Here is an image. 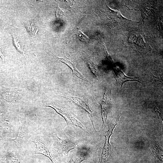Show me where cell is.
<instances>
[{"mask_svg":"<svg viewBox=\"0 0 163 163\" xmlns=\"http://www.w3.org/2000/svg\"><path fill=\"white\" fill-rule=\"evenodd\" d=\"M46 106L53 108L57 113L65 119L68 126L76 127L84 131L87 130L85 126L79 120L67 111L53 105H49Z\"/></svg>","mask_w":163,"mask_h":163,"instance_id":"obj_1","label":"cell"},{"mask_svg":"<svg viewBox=\"0 0 163 163\" xmlns=\"http://www.w3.org/2000/svg\"><path fill=\"white\" fill-rule=\"evenodd\" d=\"M85 160V158L81 153H78L73 155L70 159L68 163H81Z\"/></svg>","mask_w":163,"mask_h":163,"instance_id":"obj_10","label":"cell"},{"mask_svg":"<svg viewBox=\"0 0 163 163\" xmlns=\"http://www.w3.org/2000/svg\"><path fill=\"white\" fill-rule=\"evenodd\" d=\"M114 73L116 82L121 85V88L125 82L128 81H135L141 83L140 81L136 77H129L126 76L119 68H117L115 69Z\"/></svg>","mask_w":163,"mask_h":163,"instance_id":"obj_8","label":"cell"},{"mask_svg":"<svg viewBox=\"0 0 163 163\" xmlns=\"http://www.w3.org/2000/svg\"><path fill=\"white\" fill-rule=\"evenodd\" d=\"M27 30L31 34H36L38 31V28L33 23H28L26 24Z\"/></svg>","mask_w":163,"mask_h":163,"instance_id":"obj_11","label":"cell"},{"mask_svg":"<svg viewBox=\"0 0 163 163\" xmlns=\"http://www.w3.org/2000/svg\"><path fill=\"white\" fill-rule=\"evenodd\" d=\"M13 41L14 45L17 50L21 53H23V46L21 44V43L14 36H13Z\"/></svg>","mask_w":163,"mask_h":163,"instance_id":"obj_12","label":"cell"},{"mask_svg":"<svg viewBox=\"0 0 163 163\" xmlns=\"http://www.w3.org/2000/svg\"><path fill=\"white\" fill-rule=\"evenodd\" d=\"M63 97L67 99L70 103L78 106L87 113L95 129L93 122L92 115L93 111L88 102L83 98L77 97L68 96Z\"/></svg>","mask_w":163,"mask_h":163,"instance_id":"obj_2","label":"cell"},{"mask_svg":"<svg viewBox=\"0 0 163 163\" xmlns=\"http://www.w3.org/2000/svg\"><path fill=\"white\" fill-rule=\"evenodd\" d=\"M59 60L67 66L71 70L73 75L76 76L80 79L87 82L84 76L79 71L76 67L74 61L70 58L66 56L64 57H59L56 56Z\"/></svg>","mask_w":163,"mask_h":163,"instance_id":"obj_5","label":"cell"},{"mask_svg":"<svg viewBox=\"0 0 163 163\" xmlns=\"http://www.w3.org/2000/svg\"><path fill=\"white\" fill-rule=\"evenodd\" d=\"M117 124L110 126L109 130L105 134V141L102 150L99 163H106L108 160L111 152V146L109 143V139L112 133L113 129Z\"/></svg>","mask_w":163,"mask_h":163,"instance_id":"obj_3","label":"cell"},{"mask_svg":"<svg viewBox=\"0 0 163 163\" xmlns=\"http://www.w3.org/2000/svg\"><path fill=\"white\" fill-rule=\"evenodd\" d=\"M19 126L18 129V133L16 138L13 139L16 145L18 146L22 145L23 143V140L24 138V132L23 129L21 124V118L19 116L18 117Z\"/></svg>","mask_w":163,"mask_h":163,"instance_id":"obj_9","label":"cell"},{"mask_svg":"<svg viewBox=\"0 0 163 163\" xmlns=\"http://www.w3.org/2000/svg\"><path fill=\"white\" fill-rule=\"evenodd\" d=\"M56 146L59 150L66 155H68L71 150L76 147V144L73 141L68 139L59 138L56 134L54 135Z\"/></svg>","mask_w":163,"mask_h":163,"instance_id":"obj_4","label":"cell"},{"mask_svg":"<svg viewBox=\"0 0 163 163\" xmlns=\"http://www.w3.org/2000/svg\"><path fill=\"white\" fill-rule=\"evenodd\" d=\"M90 67V68L91 71L93 73V75L95 76L96 78L98 77L99 75L98 74V72L93 65L92 64H90L88 65Z\"/></svg>","mask_w":163,"mask_h":163,"instance_id":"obj_14","label":"cell"},{"mask_svg":"<svg viewBox=\"0 0 163 163\" xmlns=\"http://www.w3.org/2000/svg\"><path fill=\"white\" fill-rule=\"evenodd\" d=\"M77 34L80 40L82 41L86 42L87 41L89 38L87 35L84 34L81 30H78L77 32Z\"/></svg>","mask_w":163,"mask_h":163,"instance_id":"obj_13","label":"cell"},{"mask_svg":"<svg viewBox=\"0 0 163 163\" xmlns=\"http://www.w3.org/2000/svg\"><path fill=\"white\" fill-rule=\"evenodd\" d=\"M101 112L103 121L102 126H105L108 114L109 106L106 90L105 91L101 102Z\"/></svg>","mask_w":163,"mask_h":163,"instance_id":"obj_7","label":"cell"},{"mask_svg":"<svg viewBox=\"0 0 163 163\" xmlns=\"http://www.w3.org/2000/svg\"><path fill=\"white\" fill-rule=\"evenodd\" d=\"M33 142L36 145L35 154L43 155L48 158L52 163H54L53 156L47 145L39 141L35 140Z\"/></svg>","mask_w":163,"mask_h":163,"instance_id":"obj_6","label":"cell"},{"mask_svg":"<svg viewBox=\"0 0 163 163\" xmlns=\"http://www.w3.org/2000/svg\"><path fill=\"white\" fill-rule=\"evenodd\" d=\"M0 57H1L2 58L3 61H4V57L0 50Z\"/></svg>","mask_w":163,"mask_h":163,"instance_id":"obj_15","label":"cell"}]
</instances>
